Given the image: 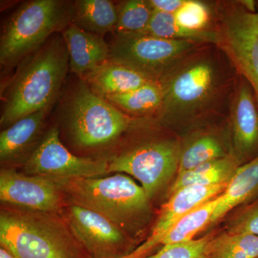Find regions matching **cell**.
I'll use <instances>...</instances> for the list:
<instances>
[{
    "label": "cell",
    "instance_id": "30bf717a",
    "mask_svg": "<svg viewBox=\"0 0 258 258\" xmlns=\"http://www.w3.org/2000/svg\"><path fill=\"white\" fill-rule=\"evenodd\" d=\"M0 200L8 206L60 213L68 200L55 180L4 168L0 172Z\"/></svg>",
    "mask_w": 258,
    "mask_h": 258
},
{
    "label": "cell",
    "instance_id": "e0dca14e",
    "mask_svg": "<svg viewBox=\"0 0 258 258\" xmlns=\"http://www.w3.org/2000/svg\"><path fill=\"white\" fill-rule=\"evenodd\" d=\"M47 110L32 113L18 120L0 134V159L12 163L30 150L41 134Z\"/></svg>",
    "mask_w": 258,
    "mask_h": 258
},
{
    "label": "cell",
    "instance_id": "ba28073f",
    "mask_svg": "<svg viewBox=\"0 0 258 258\" xmlns=\"http://www.w3.org/2000/svg\"><path fill=\"white\" fill-rule=\"evenodd\" d=\"M60 214L91 258L124 257L137 248L119 227L89 209L68 202Z\"/></svg>",
    "mask_w": 258,
    "mask_h": 258
},
{
    "label": "cell",
    "instance_id": "cb8c5ba5",
    "mask_svg": "<svg viewBox=\"0 0 258 258\" xmlns=\"http://www.w3.org/2000/svg\"><path fill=\"white\" fill-rule=\"evenodd\" d=\"M208 258H257L258 236L228 232L212 237L208 247Z\"/></svg>",
    "mask_w": 258,
    "mask_h": 258
},
{
    "label": "cell",
    "instance_id": "ffe728a7",
    "mask_svg": "<svg viewBox=\"0 0 258 258\" xmlns=\"http://www.w3.org/2000/svg\"><path fill=\"white\" fill-rule=\"evenodd\" d=\"M240 166L234 155L209 161L176 176L169 189V195L181 188L193 185L210 186L229 183Z\"/></svg>",
    "mask_w": 258,
    "mask_h": 258
},
{
    "label": "cell",
    "instance_id": "d4e9b609",
    "mask_svg": "<svg viewBox=\"0 0 258 258\" xmlns=\"http://www.w3.org/2000/svg\"><path fill=\"white\" fill-rule=\"evenodd\" d=\"M226 156L227 154L218 139L212 135L202 136L181 151L177 175Z\"/></svg>",
    "mask_w": 258,
    "mask_h": 258
},
{
    "label": "cell",
    "instance_id": "7c38bea8",
    "mask_svg": "<svg viewBox=\"0 0 258 258\" xmlns=\"http://www.w3.org/2000/svg\"><path fill=\"white\" fill-rule=\"evenodd\" d=\"M224 43L230 58L248 81L258 104V14L235 12L225 23Z\"/></svg>",
    "mask_w": 258,
    "mask_h": 258
},
{
    "label": "cell",
    "instance_id": "484cf974",
    "mask_svg": "<svg viewBox=\"0 0 258 258\" xmlns=\"http://www.w3.org/2000/svg\"><path fill=\"white\" fill-rule=\"evenodd\" d=\"M118 9L117 33H139L147 28L154 10L149 1L128 0L120 3Z\"/></svg>",
    "mask_w": 258,
    "mask_h": 258
},
{
    "label": "cell",
    "instance_id": "6da1fadb",
    "mask_svg": "<svg viewBox=\"0 0 258 258\" xmlns=\"http://www.w3.org/2000/svg\"><path fill=\"white\" fill-rule=\"evenodd\" d=\"M69 68L63 37H53L25 59L10 83L0 117L2 128L55 101Z\"/></svg>",
    "mask_w": 258,
    "mask_h": 258
},
{
    "label": "cell",
    "instance_id": "9c48e42d",
    "mask_svg": "<svg viewBox=\"0 0 258 258\" xmlns=\"http://www.w3.org/2000/svg\"><path fill=\"white\" fill-rule=\"evenodd\" d=\"M25 174L69 179L100 177L108 174V160L77 157L60 142L59 130L53 127L30 154L25 164Z\"/></svg>",
    "mask_w": 258,
    "mask_h": 258
},
{
    "label": "cell",
    "instance_id": "d6a6232c",
    "mask_svg": "<svg viewBox=\"0 0 258 258\" xmlns=\"http://www.w3.org/2000/svg\"><path fill=\"white\" fill-rule=\"evenodd\" d=\"M119 258H132L131 257H129L128 255L124 256V257H119Z\"/></svg>",
    "mask_w": 258,
    "mask_h": 258
},
{
    "label": "cell",
    "instance_id": "8fae6325",
    "mask_svg": "<svg viewBox=\"0 0 258 258\" xmlns=\"http://www.w3.org/2000/svg\"><path fill=\"white\" fill-rule=\"evenodd\" d=\"M169 76L163 85L164 114L187 113L206 101L213 91L215 73L207 61L186 64Z\"/></svg>",
    "mask_w": 258,
    "mask_h": 258
},
{
    "label": "cell",
    "instance_id": "f546056e",
    "mask_svg": "<svg viewBox=\"0 0 258 258\" xmlns=\"http://www.w3.org/2000/svg\"><path fill=\"white\" fill-rule=\"evenodd\" d=\"M149 2L154 11L174 15L184 5L185 0H150Z\"/></svg>",
    "mask_w": 258,
    "mask_h": 258
},
{
    "label": "cell",
    "instance_id": "277c9868",
    "mask_svg": "<svg viewBox=\"0 0 258 258\" xmlns=\"http://www.w3.org/2000/svg\"><path fill=\"white\" fill-rule=\"evenodd\" d=\"M72 9L73 5L60 0H32L22 5L2 31V69L13 67L41 47L54 32L67 28Z\"/></svg>",
    "mask_w": 258,
    "mask_h": 258
},
{
    "label": "cell",
    "instance_id": "ac0fdd59",
    "mask_svg": "<svg viewBox=\"0 0 258 258\" xmlns=\"http://www.w3.org/2000/svg\"><path fill=\"white\" fill-rule=\"evenodd\" d=\"M257 196L258 155L237 168L225 191L220 195V203L212 215L209 227L216 225L232 209L250 203Z\"/></svg>",
    "mask_w": 258,
    "mask_h": 258
},
{
    "label": "cell",
    "instance_id": "4fadbf2b",
    "mask_svg": "<svg viewBox=\"0 0 258 258\" xmlns=\"http://www.w3.org/2000/svg\"><path fill=\"white\" fill-rule=\"evenodd\" d=\"M228 184L225 183L210 186L193 185L181 188L171 194L161 209L150 235L128 255L132 258L147 257L153 249L160 245L161 240L168 231L181 217L203 204L220 196Z\"/></svg>",
    "mask_w": 258,
    "mask_h": 258
},
{
    "label": "cell",
    "instance_id": "8992f818",
    "mask_svg": "<svg viewBox=\"0 0 258 258\" xmlns=\"http://www.w3.org/2000/svg\"><path fill=\"white\" fill-rule=\"evenodd\" d=\"M189 40H173L142 33H118L108 60L131 68L154 81L167 76L176 61L195 46Z\"/></svg>",
    "mask_w": 258,
    "mask_h": 258
},
{
    "label": "cell",
    "instance_id": "2e32d148",
    "mask_svg": "<svg viewBox=\"0 0 258 258\" xmlns=\"http://www.w3.org/2000/svg\"><path fill=\"white\" fill-rule=\"evenodd\" d=\"M85 78L91 91L103 98L134 91L154 81L135 70L109 60Z\"/></svg>",
    "mask_w": 258,
    "mask_h": 258
},
{
    "label": "cell",
    "instance_id": "603a6c76",
    "mask_svg": "<svg viewBox=\"0 0 258 258\" xmlns=\"http://www.w3.org/2000/svg\"><path fill=\"white\" fill-rule=\"evenodd\" d=\"M114 106L133 113H147L162 107L164 90L157 81H152L129 92L105 98Z\"/></svg>",
    "mask_w": 258,
    "mask_h": 258
},
{
    "label": "cell",
    "instance_id": "44dd1931",
    "mask_svg": "<svg viewBox=\"0 0 258 258\" xmlns=\"http://www.w3.org/2000/svg\"><path fill=\"white\" fill-rule=\"evenodd\" d=\"M220 201V196L217 197L181 217L161 240V247L194 240L199 232L209 227Z\"/></svg>",
    "mask_w": 258,
    "mask_h": 258
},
{
    "label": "cell",
    "instance_id": "9a60e30c",
    "mask_svg": "<svg viewBox=\"0 0 258 258\" xmlns=\"http://www.w3.org/2000/svg\"><path fill=\"white\" fill-rule=\"evenodd\" d=\"M71 72L86 77L108 60L110 46L100 35L71 23L62 32Z\"/></svg>",
    "mask_w": 258,
    "mask_h": 258
},
{
    "label": "cell",
    "instance_id": "52a82bcc",
    "mask_svg": "<svg viewBox=\"0 0 258 258\" xmlns=\"http://www.w3.org/2000/svg\"><path fill=\"white\" fill-rule=\"evenodd\" d=\"M180 154L176 142H149L108 160V171L134 176L151 200L177 175Z\"/></svg>",
    "mask_w": 258,
    "mask_h": 258
},
{
    "label": "cell",
    "instance_id": "3957f363",
    "mask_svg": "<svg viewBox=\"0 0 258 258\" xmlns=\"http://www.w3.org/2000/svg\"><path fill=\"white\" fill-rule=\"evenodd\" d=\"M54 180L69 203L100 214L128 235L138 233L150 219V200L143 188L121 173L105 177Z\"/></svg>",
    "mask_w": 258,
    "mask_h": 258
},
{
    "label": "cell",
    "instance_id": "d6986e66",
    "mask_svg": "<svg viewBox=\"0 0 258 258\" xmlns=\"http://www.w3.org/2000/svg\"><path fill=\"white\" fill-rule=\"evenodd\" d=\"M118 9L108 0H79L73 4L71 22L85 31L103 37L115 29Z\"/></svg>",
    "mask_w": 258,
    "mask_h": 258
},
{
    "label": "cell",
    "instance_id": "7402d4cb",
    "mask_svg": "<svg viewBox=\"0 0 258 258\" xmlns=\"http://www.w3.org/2000/svg\"><path fill=\"white\" fill-rule=\"evenodd\" d=\"M139 33L158 38L173 40L216 42L217 34L211 32L195 31L181 27L176 23L174 15L154 11L147 28Z\"/></svg>",
    "mask_w": 258,
    "mask_h": 258
},
{
    "label": "cell",
    "instance_id": "836d02e7",
    "mask_svg": "<svg viewBox=\"0 0 258 258\" xmlns=\"http://www.w3.org/2000/svg\"><path fill=\"white\" fill-rule=\"evenodd\" d=\"M257 258H258V257Z\"/></svg>",
    "mask_w": 258,
    "mask_h": 258
},
{
    "label": "cell",
    "instance_id": "f1b7e54d",
    "mask_svg": "<svg viewBox=\"0 0 258 258\" xmlns=\"http://www.w3.org/2000/svg\"><path fill=\"white\" fill-rule=\"evenodd\" d=\"M227 232L258 236V196L229 222Z\"/></svg>",
    "mask_w": 258,
    "mask_h": 258
},
{
    "label": "cell",
    "instance_id": "1f68e13d",
    "mask_svg": "<svg viewBox=\"0 0 258 258\" xmlns=\"http://www.w3.org/2000/svg\"><path fill=\"white\" fill-rule=\"evenodd\" d=\"M0 258H16L14 254L10 252L8 249L4 247H0Z\"/></svg>",
    "mask_w": 258,
    "mask_h": 258
},
{
    "label": "cell",
    "instance_id": "7a4b0ae2",
    "mask_svg": "<svg viewBox=\"0 0 258 258\" xmlns=\"http://www.w3.org/2000/svg\"><path fill=\"white\" fill-rule=\"evenodd\" d=\"M0 244L16 258H91L60 212L3 207Z\"/></svg>",
    "mask_w": 258,
    "mask_h": 258
},
{
    "label": "cell",
    "instance_id": "5b68a950",
    "mask_svg": "<svg viewBox=\"0 0 258 258\" xmlns=\"http://www.w3.org/2000/svg\"><path fill=\"white\" fill-rule=\"evenodd\" d=\"M67 122L75 143L94 149L115 142L132 126L133 120L82 83L69 103Z\"/></svg>",
    "mask_w": 258,
    "mask_h": 258
},
{
    "label": "cell",
    "instance_id": "4dcf8cb0",
    "mask_svg": "<svg viewBox=\"0 0 258 258\" xmlns=\"http://www.w3.org/2000/svg\"><path fill=\"white\" fill-rule=\"evenodd\" d=\"M242 4L244 5L245 9L249 13H255V3L252 0H244V1L241 2Z\"/></svg>",
    "mask_w": 258,
    "mask_h": 258
},
{
    "label": "cell",
    "instance_id": "4316f807",
    "mask_svg": "<svg viewBox=\"0 0 258 258\" xmlns=\"http://www.w3.org/2000/svg\"><path fill=\"white\" fill-rule=\"evenodd\" d=\"M212 235L187 242L163 246L156 253L144 258H208V247Z\"/></svg>",
    "mask_w": 258,
    "mask_h": 258
},
{
    "label": "cell",
    "instance_id": "5bb4252c",
    "mask_svg": "<svg viewBox=\"0 0 258 258\" xmlns=\"http://www.w3.org/2000/svg\"><path fill=\"white\" fill-rule=\"evenodd\" d=\"M252 89L240 88L232 115V143L240 165L258 155V109Z\"/></svg>",
    "mask_w": 258,
    "mask_h": 258
},
{
    "label": "cell",
    "instance_id": "83f0119b",
    "mask_svg": "<svg viewBox=\"0 0 258 258\" xmlns=\"http://www.w3.org/2000/svg\"><path fill=\"white\" fill-rule=\"evenodd\" d=\"M176 23L183 28L201 31L208 25L210 13L206 5L195 0H185L184 5L174 14Z\"/></svg>",
    "mask_w": 258,
    "mask_h": 258
}]
</instances>
